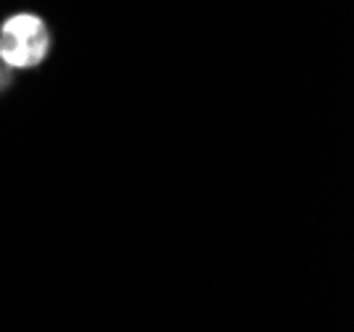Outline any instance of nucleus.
<instances>
[{
    "instance_id": "nucleus-2",
    "label": "nucleus",
    "mask_w": 354,
    "mask_h": 332,
    "mask_svg": "<svg viewBox=\"0 0 354 332\" xmlns=\"http://www.w3.org/2000/svg\"><path fill=\"white\" fill-rule=\"evenodd\" d=\"M8 85H11V69H6V66L0 64V90H6Z\"/></svg>"
},
{
    "instance_id": "nucleus-1",
    "label": "nucleus",
    "mask_w": 354,
    "mask_h": 332,
    "mask_svg": "<svg viewBox=\"0 0 354 332\" xmlns=\"http://www.w3.org/2000/svg\"><path fill=\"white\" fill-rule=\"evenodd\" d=\"M53 50V35L40 14L16 11L0 21V64L11 72L43 66Z\"/></svg>"
}]
</instances>
